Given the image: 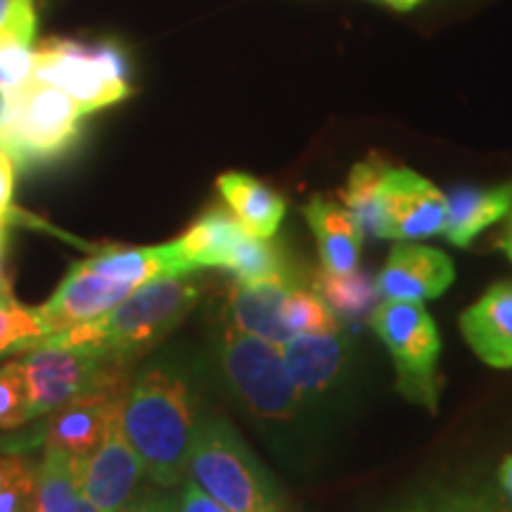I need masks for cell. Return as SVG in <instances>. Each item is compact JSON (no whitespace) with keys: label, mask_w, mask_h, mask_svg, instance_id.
Wrapping results in <instances>:
<instances>
[{"label":"cell","mask_w":512,"mask_h":512,"mask_svg":"<svg viewBox=\"0 0 512 512\" xmlns=\"http://www.w3.org/2000/svg\"><path fill=\"white\" fill-rule=\"evenodd\" d=\"M121 422L145 475L164 489L183 484L200 427L185 377L164 366L140 370L126 394Z\"/></svg>","instance_id":"cell-1"},{"label":"cell","mask_w":512,"mask_h":512,"mask_svg":"<svg viewBox=\"0 0 512 512\" xmlns=\"http://www.w3.org/2000/svg\"><path fill=\"white\" fill-rule=\"evenodd\" d=\"M200 302V285L181 278H164L140 285L114 309L100 313L76 328L41 337L38 344L50 347H79L95 344L119 361L131 363L147 354L169 335Z\"/></svg>","instance_id":"cell-2"},{"label":"cell","mask_w":512,"mask_h":512,"mask_svg":"<svg viewBox=\"0 0 512 512\" xmlns=\"http://www.w3.org/2000/svg\"><path fill=\"white\" fill-rule=\"evenodd\" d=\"M188 475L228 512H280L278 489L226 420H202Z\"/></svg>","instance_id":"cell-3"},{"label":"cell","mask_w":512,"mask_h":512,"mask_svg":"<svg viewBox=\"0 0 512 512\" xmlns=\"http://www.w3.org/2000/svg\"><path fill=\"white\" fill-rule=\"evenodd\" d=\"M83 117L67 93L31 79L17 93L0 95V150L22 169L53 162L72 150Z\"/></svg>","instance_id":"cell-4"},{"label":"cell","mask_w":512,"mask_h":512,"mask_svg":"<svg viewBox=\"0 0 512 512\" xmlns=\"http://www.w3.org/2000/svg\"><path fill=\"white\" fill-rule=\"evenodd\" d=\"M126 74L124 55L114 46H83L53 38L36 50L34 79L60 88L83 114L124 100L131 93Z\"/></svg>","instance_id":"cell-5"},{"label":"cell","mask_w":512,"mask_h":512,"mask_svg":"<svg viewBox=\"0 0 512 512\" xmlns=\"http://www.w3.org/2000/svg\"><path fill=\"white\" fill-rule=\"evenodd\" d=\"M370 325L394 358L401 392L434 411L439 399L441 339L425 306L384 299L370 313Z\"/></svg>","instance_id":"cell-6"},{"label":"cell","mask_w":512,"mask_h":512,"mask_svg":"<svg viewBox=\"0 0 512 512\" xmlns=\"http://www.w3.org/2000/svg\"><path fill=\"white\" fill-rule=\"evenodd\" d=\"M221 363L230 387L254 415L290 420L297 413L302 394L285 366L283 347L228 325L223 330Z\"/></svg>","instance_id":"cell-7"},{"label":"cell","mask_w":512,"mask_h":512,"mask_svg":"<svg viewBox=\"0 0 512 512\" xmlns=\"http://www.w3.org/2000/svg\"><path fill=\"white\" fill-rule=\"evenodd\" d=\"M17 363L27 382L31 420L46 418L74 396L98 387L119 370L131 368V363L119 361L95 344H79V347L38 344Z\"/></svg>","instance_id":"cell-8"},{"label":"cell","mask_w":512,"mask_h":512,"mask_svg":"<svg viewBox=\"0 0 512 512\" xmlns=\"http://www.w3.org/2000/svg\"><path fill=\"white\" fill-rule=\"evenodd\" d=\"M131 368L119 370L110 380L88 389L46 415L41 427V446H53L76 458H88L105 437L114 411L131 389Z\"/></svg>","instance_id":"cell-9"},{"label":"cell","mask_w":512,"mask_h":512,"mask_svg":"<svg viewBox=\"0 0 512 512\" xmlns=\"http://www.w3.org/2000/svg\"><path fill=\"white\" fill-rule=\"evenodd\" d=\"M124 401L114 411L100 446L83 460L81 467V494L100 512H119L124 508L145 475L143 460L128 441L121 422Z\"/></svg>","instance_id":"cell-10"},{"label":"cell","mask_w":512,"mask_h":512,"mask_svg":"<svg viewBox=\"0 0 512 512\" xmlns=\"http://www.w3.org/2000/svg\"><path fill=\"white\" fill-rule=\"evenodd\" d=\"M446 195L411 169L387 166L382 178V216L387 238L406 242L439 235L446 226Z\"/></svg>","instance_id":"cell-11"},{"label":"cell","mask_w":512,"mask_h":512,"mask_svg":"<svg viewBox=\"0 0 512 512\" xmlns=\"http://www.w3.org/2000/svg\"><path fill=\"white\" fill-rule=\"evenodd\" d=\"M133 290H136L133 285L95 273L79 261L69 268L67 278L62 280L46 304L38 306L36 313L41 318L43 332L55 335V332L76 328V325L114 309Z\"/></svg>","instance_id":"cell-12"},{"label":"cell","mask_w":512,"mask_h":512,"mask_svg":"<svg viewBox=\"0 0 512 512\" xmlns=\"http://www.w3.org/2000/svg\"><path fill=\"white\" fill-rule=\"evenodd\" d=\"M456 280V266L444 252L422 245H396L377 275V292L394 302L422 304L437 299Z\"/></svg>","instance_id":"cell-13"},{"label":"cell","mask_w":512,"mask_h":512,"mask_svg":"<svg viewBox=\"0 0 512 512\" xmlns=\"http://www.w3.org/2000/svg\"><path fill=\"white\" fill-rule=\"evenodd\" d=\"M460 332L486 366L512 368V283L489 287L460 316Z\"/></svg>","instance_id":"cell-14"},{"label":"cell","mask_w":512,"mask_h":512,"mask_svg":"<svg viewBox=\"0 0 512 512\" xmlns=\"http://www.w3.org/2000/svg\"><path fill=\"white\" fill-rule=\"evenodd\" d=\"M294 285H299L294 275L259 285L238 283L228 297L230 325L285 347L292 339V332L287 330L283 320V309Z\"/></svg>","instance_id":"cell-15"},{"label":"cell","mask_w":512,"mask_h":512,"mask_svg":"<svg viewBox=\"0 0 512 512\" xmlns=\"http://www.w3.org/2000/svg\"><path fill=\"white\" fill-rule=\"evenodd\" d=\"M306 221L316 238L320 261L328 273L347 275L358 271L363 247V226L347 207L313 197L304 207Z\"/></svg>","instance_id":"cell-16"},{"label":"cell","mask_w":512,"mask_h":512,"mask_svg":"<svg viewBox=\"0 0 512 512\" xmlns=\"http://www.w3.org/2000/svg\"><path fill=\"white\" fill-rule=\"evenodd\" d=\"M81 264L95 273L107 275L112 280H121V283H128L133 287L195 273V268L185 261L181 247H178V240L169 242V245L102 252L81 261Z\"/></svg>","instance_id":"cell-17"},{"label":"cell","mask_w":512,"mask_h":512,"mask_svg":"<svg viewBox=\"0 0 512 512\" xmlns=\"http://www.w3.org/2000/svg\"><path fill=\"white\" fill-rule=\"evenodd\" d=\"M448 214L441 235L456 247H467L479 233L494 223L508 219L512 211V181L494 185V188H463L446 195Z\"/></svg>","instance_id":"cell-18"},{"label":"cell","mask_w":512,"mask_h":512,"mask_svg":"<svg viewBox=\"0 0 512 512\" xmlns=\"http://www.w3.org/2000/svg\"><path fill=\"white\" fill-rule=\"evenodd\" d=\"M283 356L299 394H318L328 389L342 373L347 344L339 330L306 332L285 344Z\"/></svg>","instance_id":"cell-19"},{"label":"cell","mask_w":512,"mask_h":512,"mask_svg":"<svg viewBox=\"0 0 512 512\" xmlns=\"http://www.w3.org/2000/svg\"><path fill=\"white\" fill-rule=\"evenodd\" d=\"M216 185L233 216L249 235L259 240H273L287 211V204L278 192L261 183L259 178L240 174V171L221 174Z\"/></svg>","instance_id":"cell-20"},{"label":"cell","mask_w":512,"mask_h":512,"mask_svg":"<svg viewBox=\"0 0 512 512\" xmlns=\"http://www.w3.org/2000/svg\"><path fill=\"white\" fill-rule=\"evenodd\" d=\"M36 3L15 0L0 29V95L17 93L34 79L36 69Z\"/></svg>","instance_id":"cell-21"},{"label":"cell","mask_w":512,"mask_h":512,"mask_svg":"<svg viewBox=\"0 0 512 512\" xmlns=\"http://www.w3.org/2000/svg\"><path fill=\"white\" fill-rule=\"evenodd\" d=\"M247 235L242 223L226 209H209L185 230L183 238H178V247L195 271L228 268L235 249Z\"/></svg>","instance_id":"cell-22"},{"label":"cell","mask_w":512,"mask_h":512,"mask_svg":"<svg viewBox=\"0 0 512 512\" xmlns=\"http://www.w3.org/2000/svg\"><path fill=\"white\" fill-rule=\"evenodd\" d=\"M387 164L380 159H368V162L354 166L347 188H344V207L361 221L363 233L375 235V238H387L382 216V178Z\"/></svg>","instance_id":"cell-23"},{"label":"cell","mask_w":512,"mask_h":512,"mask_svg":"<svg viewBox=\"0 0 512 512\" xmlns=\"http://www.w3.org/2000/svg\"><path fill=\"white\" fill-rule=\"evenodd\" d=\"M228 271L238 278L242 285H259L268 280L287 278L290 268L285 264V256L280 247H275L271 240H259L254 235H247L235 249L233 259H230Z\"/></svg>","instance_id":"cell-24"},{"label":"cell","mask_w":512,"mask_h":512,"mask_svg":"<svg viewBox=\"0 0 512 512\" xmlns=\"http://www.w3.org/2000/svg\"><path fill=\"white\" fill-rule=\"evenodd\" d=\"M283 320L292 337L306 335V332L339 330L335 311L325 304V299L318 292L304 290L302 285H294L292 292L287 294Z\"/></svg>","instance_id":"cell-25"},{"label":"cell","mask_w":512,"mask_h":512,"mask_svg":"<svg viewBox=\"0 0 512 512\" xmlns=\"http://www.w3.org/2000/svg\"><path fill=\"white\" fill-rule=\"evenodd\" d=\"M41 337H46V332H43L36 309H27L12 297H0V356L10 351L34 349Z\"/></svg>","instance_id":"cell-26"},{"label":"cell","mask_w":512,"mask_h":512,"mask_svg":"<svg viewBox=\"0 0 512 512\" xmlns=\"http://www.w3.org/2000/svg\"><path fill=\"white\" fill-rule=\"evenodd\" d=\"M316 292L325 299V304L332 311L342 313V316H358L363 309H368L375 294L368 280L361 278L358 273L335 275L328 271L320 273Z\"/></svg>","instance_id":"cell-27"},{"label":"cell","mask_w":512,"mask_h":512,"mask_svg":"<svg viewBox=\"0 0 512 512\" xmlns=\"http://www.w3.org/2000/svg\"><path fill=\"white\" fill-rule=\"evenodd\" d=\"M31 422L27 382L19 363L0 368V432L15 430Z\"/></svg>","instance_id":"cell-28"},{"label":"cell","mask_w":512,"mask_h":512,"mask_svg":"<svg viewBox=\"0 0 512 512\" xmlns=\"http://www.w3.org/2000/svg\"><path fill=\"white\" fill-rule=\"evenodd\" d=\"M36 501V465L0 489V512H31Z\"/></svg>","instance_id":"cell-29"},{"label":"cell","mask_w":512,"mask_h":512,"mask_svg":"<svg viewBox=\"0 0 512 512\" xmlns=\"http://www.w3.org/2000/svg\"><path fill=\"white\" fill-rule=\"evenodd\" d=\"M174 512H228L221 503H216L214 498L197 486L188 477V482L183 484L181 494L174 501Z\"/></svg>","instance_id":"cell-30"},{"label":"cell","mask_w":512,"mask_h":512,"mask_svg":"<svg viewBox=\"0 0 512 512\" xmlns=\"http://www.w3.org/2000/svg\"><path fill=\"white\" fill-rule=\"evenodd\" d=\"M174 501L176 498L159 494V491L138 489L119 512H174Z\"/></svg>","instance_id":"cell-31"},{"label":"cell","mask_w":512,"mask_h":512,"mask_svg":"<svg viewBox=\"0 0 512 512\" xmlns=\"http://www.w3.org/2000/svg\"><path fill=\"white\" fill-rule=\"evenodd\" d=\"M15 159L0 150V216H8L12 209V192H15Z\"/></svg>","instance_id":"cell-32"},{"label":"cell","mask_w":512,"mask_h":512,"mask_svg":"<svg viewBox=\"0 0 512 512\" xmlns=\"http://www.w3.org/2000/svg\"><path fill=\"white\" fill-rule=\"evenodd\" d=\"M29 467H34V463H29L27 458L17 456V453H10V456L3 453V456H0V489H5V486L15 482L17 477H22Z\"/></svg>","instance_id":"cell-33"},{"label":"cell","mask_w":512,"mask_h":512,"mask_svg":"<svg viewBox=\"0 0 512 512\" xmlns=\"http://www.w3.org/2000/svg\"><path fill=\"white\" fill-rule=\"evenodd\" d=\"M498 479H501L503 491L508 494V498L512 501V456H508L503 460L501 470H498Z\"/></svg>","instance_id":"cell-34"},{"label":"cell","mask_w":512,"mask_h":512,"mask_svg":"<svg viewBox=\"0 0 512 512\" xmlns=\"http://www.w3.org/2000/svg\"><path fill=\"white\" fill-rule=\"evenodd\" d=\"M496 245L501 247L503 252H505V256H508V259L512 261V211L508 214V223H505L503 235H501V238H498Z\"/></svg>","instance_id":"cell-35"},{"label":"cell","mask_w":512,"mask_h":512,"mask_svg":"<svg viewBox=\"0 0 512 512\" xmlns=\"http://www.w3.org/2000/svg\"><path fill=\"white\" fill-rule=\"evenodd\" d=\"M0 297L10 299L12 290H10V280L3 275V254H0Z\"/></svg>","instance_id":"cell-36"},{"label":"cell","mask_w":512,"mask_h":512,"mask_svg":"<svg viewBox=\"0 0 512 512\" xmlns=\"http://www.w3.org/2000/svg\"><path fill=\"white\" fill-rule=\"evenodd\" d=\"M10 214L8 216H0V254L5 249V238H8V226H10Z\"/></svg>","instance_id":"cell-37"},{"label":"cell","mask_w":512,"mask_h":512,"mask_svg":"<svg viewBox=\"0 0 512 512\" xmlns=\"http://www.w3.org/2000/svg\"><path fill=\"white\" fill-rule=\"evenodd\" d=\"M12 5H15V0H0V29H3V24L8 22Z\"/></svg>","instance_id":"cell-38"},{"label":"cell","mask_w":512,"mask_h":512,"mask_svg":"<svg viewBox=\"0 0 512 512\" xmlns=\"http://www.w3.org/2000/svg\"><path fill=\"white\" fill-rule=\"evenodd\" d=\"M382 3H389L396 10H408V8H415V5L422 3V0H382Z\"/></svg>","instance_id":"cell-39"},{"label":"cell","mask_w":512,"mask_h":512,"mask_svg":"<svg viewBox=\"0 0 512 512\" xmlns=\"http://www.w3.org/2000/svg\"><path fill=\"white\" fill-rule=\"evenodd\" d=\"M74 512H100L98 508H95L93 503H88L86 498H81V503H79V508H76Z\"/></svg>","instance_id":"cell-40"},{"label":"cell","mask_w":512,"mask_h":512,"mask_svg":"<svg viewBox=\"0 0 512 512\" xmlns=\"http://www.w3.org/2000/svg\"><path fill=\"white\" fill-rule=\"evenodd\" d=\"M3 299H5V297H3Z\"/></svg>","instance_id":"cell-41"}]
</instances>
